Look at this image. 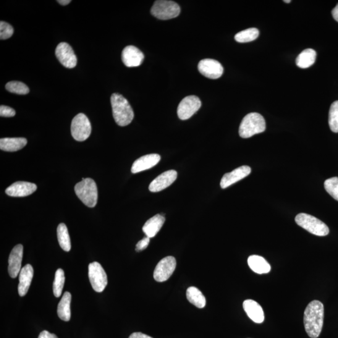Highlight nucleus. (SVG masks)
<instances>
[{"instance_id":"36","label":"nucleus","mask_w":338,"mask_h":338,"mask_svg":"<svg viewBox=\"0 0 338 338\" xmlns=\"http://www.w3.org/2000/svg\"><path fill=\"white\" fill-rule=\"evenodd\" d=\"M38 338H58V337L56 334H52L48 331L44 330L39 335Z\"/></svg>"},{"instance_id":"22","label":"nucleus","mask_w":338,"mask_h":338,"mask_svg":"<svg viewBox=\"0 0 338 338\" xmlns=\"http://www.w3.org/2000/svg\"><path fill=\"white\" fill-rule=\"evenodd\" d=\"M248 263L250 268L257 274H267L271 271V266L261 256L253 255L249 257Z\"/></svg>"},{"instance_id":"21","label":"nucleus","mask_w":338,"mask_h":338,"mask_svg":"<svg viewBox=\"0 0 338 338\" xmlns=\"http://www.w3.org/2000/svg\"><path fill=\"white\" fill-rule=\"evenodd\" d=\"M164 222L165 217L162 215L157 214L146 222L142 228L143 231L147 237L149 238L155 237L163 226Z\"/></svg>"},{"instance_id":"33","label":"nucleus","mask_w":338,"mask_h":338,"mask_svg":"<svg viewBox=\"0 0 338 338\" xmlns=\"http://www.w3.org/2000/svg\"><path fill=\"white\" fill-rule=\"evenodd\" d=\"M14 28L9 23L5 22H0V39L7 40L14 34Z\"/></svg>"},{"instance_id":"19","label":"nucleus","mask_w":338,"mask_h":338,"mask_svg":"<svg viewBox=\"0 0 338 338\" xmlns=\"http://www.w3.org/2000/svg\"><path fill=\"white\" fill-rule=\"evenodd\" d=\"M243 308L249 318L254 323L261 324L264 321V313L263 308L256 301L247 300L244 301Z\"/></svg>"},{"instance_id":"4","label":"nucleus","mask_w":338,"mask_h":338,"mask_svg":"<svg viewBox=\"0 0 338 338\" xmlns=\"http://www.w3.org/2000/svg\"><path fill=\"white\" fill-rule=\"evenodd\" d=\"M75 192L85 206L92 208L98 200V189L95 181L90 178L83 179L75 186Z\"/></svg>"},{"instance_id":"1","label":"nucleus","mask_w":338,"mask_h":338,"mask_svg":"<svg viewBox=\"0 0 338 338\" xmlns=\"http://www.w3.org/2000/svg\"><path fill=\"white\" fill-rule=\"evenodd\" d=\"M324 305L318 300L309 303L304 313V324L306 332L311 338L318 337L323 329Z\"/></svg>"},{"instance_id":"40","label":"nucleus","mask_w":338,"mask_h":338,"mask_svg":"<svg viewBox=\"0 0 338 338\" xmlns=\"http://www.w3.org/2000/svg\"><path fill=\"white\" fill-rule=\"evenodd\" d=\"M284 2L286 3V4H289V3L292 2V1H291V0H287V1H286V0H285Z\"/></svg>"},{"instance_id":"31","label":"nucleus","mask_w":338,"mask_h":338,"mask_svg":"<svg viewBox=\"0 0 338 338\" xmlns=\"http://www.w3.org/2000/svg\"><path fill=\"white\" fill-rule=\"evenodd\" d=\"M6 89L10 92L18 94V95H27L30 90L27 85L18 81H12L7 83Z\"/></svg>"},{"instance_id":"10","label":"nucleus","mask_w":338,"mask_h":338,"mask_svg":"<svg viewBox=\"0 0 338 338\" xmlns=\"http://www.w3.org/2000/svg\"><path fill=\"white\" fill-rule=\"evenodd\" d=\"M176 268V260L172 256L162 259L156 266L154 272V277L157 282L166 281L174 273Z\"/></svg>"},{"instance_id":"7","label":"nucleus","mask_w":338,"mask_h":338,"mask_svg":"<svg viewBox=\"0 0 338 338\" xmlns=\"http://www.w3.org/2000/svg\"><path fill=\"white\" fill-rule=\"evenodd\" d=\"M91 132L90 122L85 114H79L73 118L71 125V132L75 140L84 141L90 135Z\"/></svg>"},{"instance_id":"14","label":"nucleus","mask_w":338,"mask_h":338,"mask_svg":"<svg viewBox=\"0 0 338 338\" xmlns=\"http://www.w3.org/2000/svg\"><path fill=\"white\" fill-rule=\"evenodd\" d=\"M37 189V186L35 183L18 181L13 183L5 190L7 195L11 197H26L32 195Z\"/></svg>"},{"instance_id":"37","label":"nucleus","mask_w":338,"mask_h":338,"mask_svg":"<svg viewBox=\"0 0 338 338\" xmlns=\"http://www.w3.org/2000/svg\"><path fill=\"white\" fill-rule=\"evenodd\" d=\"M129 338H153L148 335L141 333V332H133L130 335Z\"/></svg>"},{"instance_id":"23","label":"nucleus","mask_w":338,"mask_h":338,"mask_svg":"<svg viewBox=\"0 0 338 338\" xmlns=\"http://www.w3.org/2000/svg\"><path fill=\"white\" fill-rule=\"evenodd\" d=\"M27 143L25 138H3L0 139V149L6 152H16L22 149Z\"/></svg>"},{"instance_id":"29","label":"nucleus","mask_w":338,"mask_h":338,"mask_svg":"<svg viewBox=\"0 0 338 338\" xmlns=\"http://www.w3.org/2000/svg\"><path fill=\"white\" fill-rule=\"evenodd\" d=\"M64 283L65 274L64 270L62 269H57L53 284L54 294L56 297L59 298L62 295Z\"/></svg>"},{"instance_id":"38","label":"nucleus","mask_w":338,"mask_h":338,"mask_svg":"<svg viewBox=\"0 0 338 338\" xmlns=\"http://www.w3.org/2000/svg\"><path fill=\"white\" fill-rule=\"evenodd\" d=\"M332 15L334 19L338 22V4L335 7L334 9L332 10Z\"/></svg>"},{"instance_id":"20","label":"nucleus","mask_w":338,"mask_h":338,"mask_svg":"<svg viewBox=\"0 0 338 338\" xmlns=\"http://www.w3.org/2000/svg\"><path fill=\"white\" fill-rule=\"evenodd\" d=\"M33 268L30 264L23 267L19 274V284H18V293L20 296L27 295L30 288L33 277Z\"/></svg>"},{"instance_id":"28","label":"nucleus","mask_w":338,"mask_h":338,"mask_svg":"<svg viewBox=\"0 0 338 338\" xmlns=\"http://www.w3.org/2000/svg\"><path fill=\"white\" fill-rule=\"evenodd\" d=\"M259 35V31L256 28H248L240 31L235 35V40L239 43H248L256 40Z\"/></svg>"},{"instance_id":"16","label":"nucleus","mask_w":338,"mask_h":338,"mask_svg":"<svg viewBox=\"0 0 338 338\" xmlns=\"http://www.w3.org/2000/svg\"><path fill=\"white\" fill-rule=\"evenodd\" d=\"M23 247L22 245L15 246L10 254L9 272L10 277L15 278L20 274L22 268Z\"/></svg>"},{"instance_id":"3","label":"nucleus","mask_w":338,"mask_h":338,"mask_svg":"<svg viewBox=\"0 0 338 338\" xmlns=\"http://www.w3.org/2000/svg\"><path fill=\"white\" fill-rule=\"evenodd\" d=\"M266 121L258 113L253 112L246 115L240 123L239 133L240 137L248 138L266 130Z\"/></svg>"},{"instance_id":"30","label":"nucleus","mask_w":338,"mask_h":338,"mask_svg":"<svg viewBox=\"0 0 338 338\" xmlns=\"http://www.w3.org/2000/svg\"><path fill=\"white\" fill-rule=\"evenodd\" d=\"M329 125L332 132L338 133V101H335L330 107Z\"/></svg>"},{"instance_id":"13","label":"nucleus","mask_w":338,"mask_h":338,"mask_svg":"<svg viewBox=\"0 0 338 338\" xmlns=\"http://www.w3.org/2000/svg\"><path fill=\"white\" fill-rule=\"evenodd\" d=\"M177 177V172L174 170H170L162 173L151 183L149 190L152 192H160L172 184Z\"/></svg>"},{"instance_id":"32","label":"nucleus","mask_w":338,"mask_h":338,"mask_svg":"<svg viewBox=\"0 0 338 338\" xmlns=\"http://www.w3.org/2000/svg\"><path fill=\"white\" fill-rule=\"evenodd\" d=\"M324 188L329 195L338 201V177H332L324 182Z\"/></svg>"},{"instance_id":"6","label":"nucleus","mask_w":338,"mask_h":338,"mask_svg":"<svg viewBox=\"0 0 338 338\" xmlns=\"http://www.w3.org/2000/svg\"><path fill=\"white\" fill-rule=\"evenodd\" d=\"M180 13V8L177 3L167 0L156 1L151 9V14L162 20L176 18Z\"/></svg>"},{"instance_id":"34","label":"nucleus","mask_w":338,"mask_h":338,"mask_svg":"<svg viewBox=\"0 0 338 338\" xmlns=\"http://www.w3.org/2000/svg\"><path fill=\"white\" fill-rule=\"evenodd\" d=\"M16 112L14 109L11 107L1 106L0 107V116L3 117H13L15 115Z\"/></svg>"},{"instance_id":"26","label":"nucleus","mask_w":338,"mask_h":338,"mask_svg":"<svg viewBox=\"0 0 338 338\" xmlns=\"http://www.w3.org/2000/svg\"><path fill=\"white\" fill-rule=\"evenodd\" d=\"M188 301L198 308L205 307L206 304V298L200 290L196 287H188L186 293Z\"/></svg>"},{"instance_id":"8","label":"nucleus","mask_w":338,"mask_h":338,"mask_svg":"<svg viewBox=\"0 0 338 338\" xmlns=\"http://www.w3.org/2000/svg\"><path fill=\"white\" fill-rule=\"evenodd\" d=\"M88 277L91 287L96 292H104L108 283V279L106 271L98 262L89 264Z\"/></svg>"},{"instance_id":"39","label":"nucleus","mask_w":338,"mask_h":338,"mask_svg":"<svg viewBox=\"0 0 338 338\" xmlns=\"http://www.w3.org/2000/svg\"><path fill=\"white\" fill-rule=\"evenodd\" d=\"M57 2L62 5H67L70 4L71 1L70 0H59Z\"/></svg>"},{"instance_id":"9","label":"nucleus","mask_w":338,"mask_h":338,"mask_svg":"<svg viewBox=\"0 0 338 338\" xmlns=\"http://www.w3.org/2000/svg\"><path fill=\"white\" fill-rule=\"evenodd\" d=\"M201 107V100L197 96L190 95L182 100L178 106L177 115L180 120L190 119Z\"/></svg>"},{"instance_id":"25","label":"nucleus","mask_w":338,"mask_h":338,"mask_svg":"<svg viewBox=\"0 0 338 338\" xmlns=\"http://www.w3.org/2000/svg\"><path fill=\"white\" fill-rule=\"evenodd\" d=\"M316 52L314 50L308 49L301 52L296 60V64L301 69H307L315 63Z\"/></svg>"},{"instance_id":"5","label":"nucleus","mask_w":338,"mask_h":338,"mask_svg":"<svg viewBox=\"0 0 338 338\" xmlns=\"http://www.w3.org/2000/svg\"><path fill=\"white\" fill-rule=\"evenodd\" d=\"M295 221L296 224L312 234L318 236H326L329 234V229L327 225L311 215L299 214L295 217Z\"/></svg>"},{"instance_id":"18","label":"nucleus","mask_w":338,"mask_h":338,"mask_svg":"<svg viewBox=\"0 0 338 338\" xmlns=\"http://www.w3.org/2000/svg\"><path fill=\"white\" fill-rule=\"evenodd\" d=\"M161 161V156L159 154H152L140 157L133 162L131 171L133 174L144 171L151 169Z\"/></svg>"},{"instance_id":"12","label":"nucleus","mask_w":338,"mask_h":338,"mask_svg":"<svg viewBox=\"0 0 338 338\" xmlns=\"http://www.w3.org/2000/svg\"><path fill=\"white\" fill-rule=\"evenodd\" d=\"M57 59L68 69H73L77 64V58L70 44L62 42L58 44L56 50Z\"/></svg>"},{"instance_id":"24","label":"nucleus","mask_w":338,"mask_h":338,"mask_svg":"<svg viewBox=\"0 0 338 338\" xmlns=\"http://www.w3.org/2000/svg\"><path fill=\"white\" fill-rule=\"evenodd\" d=\"M72 295L69 292H65L63 295L57 308V314L59 318L64 321H69L71 318L70 303Z\"/></svg>"},{"instance_id":"35","label":"nucleus","mask_w":338,"mask_h":338,"mask_svg":"<svg viewBox=\"0 0 338 338\" xmlns=\"http://www.w3.org/2000/svg\"><path fill=\"white\" fill-rule=\"evenodd\" d=\"M150 239L148 237H144L136 245L135 250L137 252H140V251L146 250L148 247L149 243H150Z\"/></svg>"},{"instance_id":"11","label":"nucleus","mask_w":338,"mask_h":338,"mask_svg":"<svg viewBox=\"0 0 338 338\" xmlns=\"http://www.w3.org/2000/svg\"><path fill=\"white\" fill-rule=\"evenodd\" d=\"M198 70L202 75L211 79H217L221 77L224 68L216 60L206 59L199 63Z\"/></svg>"},{"instance_id":"17","label":"nucleus","mask_w":338,"mask_h":338,"mask_svg":"<svg viewBox=\"0 0 338 338\" xmlns=\"http://www.w3.org/2000/svg\"><path fill=\"white\" fill-rule=\"evenodd\" d=\"M251 169L250 167L243 166L233 170L231 172L227 173L222 177L221 181V187L222 188H226L234 183L239 181L244 178L248 176L251 174Z\"/></svg>"},{"instance_id":"27","label":"nucleus","mask_w":338,"mask_h":338,"mask_svg":"<svg viewBox=\"0 0 338 338\" xmlns=\"http://www.w3.org/2000/svg\"><path fill=\"white\" fill-rule=\"evenodd\" d=\"M57 237L60 247L63 250L69 252L71 250V241L69 230L66 225L61 223L57 227Z\"/></svg>"},{"instance_id":"15","label":"nucleus","mask_w":338,"mask_h":338,"mask_svg":"<svg viewBox=\"0 0 338 338\" xmlns=\"http://www.w3.org/2000/svg\"><path fill=\"white\" fill-rule=\"evenodd\" d=\"M122 60L125 66L136 67L142 64L144 56L139 49L134 46H127L123 50Z\"/></svg>"},{"instance_id":"2","label":"nucleus","mask_w":338,"mask_h":338,"mask_svg":"<svg viewBox=\"0 0 338 338\" xmlns=\"http://www.w3.org/2000/svg\"><path fill=\"white\" fill-rule=\"evenodd\" d=\"M111 101L113 116L117 124L121 127L129 125L134 117V113L127 100L120 94L114 93Z\"/></svg>"}]
</instances>
